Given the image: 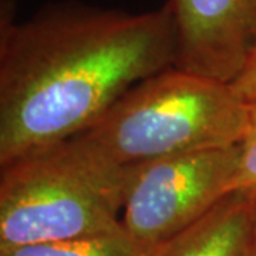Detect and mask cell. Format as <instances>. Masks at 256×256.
Wrapping results in <instances>:
<instances>
[{
    "label": "cell",
    "mask_w": 256,
    "mask_h": 256,
    "mask_svg": "<svg viewBox=\"0 0 256 256\" xmlns=\"http://www.w3.org/2000/svg\"><path fill=\"white\" fill-rule=\"evenodd\" d=\"M238 161L239 144L166 156L130 170L122 228L154 252L232 194Z\"/></svg>",
    "instance_id": "4"
},
{
    "label": "cell",
    "mask_w": 256,
    "mask_h": 256,
    "mask_svg": "<svg viewBox=\"0 0 256 256\" xmlns=\"http://www.w3.org/2000/svg\"><path fill=\"white\" fill-rule=\"evenodd\" d=\"M248 104V126L245 136L239 142V161L232 192L256 194V100Z\"/></svg>",
    "instance_id": "8"
},
{
    "label": "cell",
    "mask_w": 256,
    "mask_h": 256,
    "mask_svg": "<svg viewBox=\"0 0 256 256\" xmlns=\"http://www.w3.org/2000/svg\"><path fill=\"white\" fill-rule=\"evenodd\" d=\"M175 63L166 6L142 13L77 2L26 20L0 8V165L77 137L128 90Z\"/></svg>",
    "instance_id": "1"
},
{
    "label": "cell",
    "mask_w": 256,
    "mask_h": 256,
    "mask_svg": "<svg viewBox=\"0 0 256 256\" xmlns=\"http://www.w3.org/2000/svg\"><path fill=\"white\" fill-rule=\"evenodd\" d=\"M174 67L232 84L256 48V0H168Z\"/></svg>",
    "instance_id": "5"
},
{
    "label": "cell",
    "mask_w": 256,
    "mask_h": 256,
    "mask_svg": "<svg viewBox=\"0 0 256 256\" xmlns=\"http://www.w3.org/2000/svg\"><path fill=\"white\" fill-rule=\"evenodd\" d=\"M250 256H256V198L252 210V222H250Z\"/></svg>",
    "instance_id": "10"
},
{
    "label": "cell",
    "mask_w": 256,
    "mask_h": 256,
    "mask_svg": "<svg viewBox=\"0 0 256 256\" xmlns=\"http://www.w3.org/2000/svg\"><path fill=\"white\" fill-rule=\"evenodd\" d=\"M0 250L122 228L128 171L76 140L0 165Z\"/></svg>",
    "instance_id": "3"
},
{
    "label": "cell",
    "mask_w": 256,
    "mask_h": 256,
    "mask_svg": "<svg viewBox=\"0 0 256 256\" xmlns=\"http://www.w3.org/2000/svg\"><path fill=\"white\" fill-rule=\"evenodd\" d=\"M256 194L236 191L191 226L156 248L152 256H250Z\"/></svg>",
    "instance_id": "6"
},
{
    "label": "cell",
    "mask_w": 256,
    "mask_h": 256,
    "mask_svg": "<svg viewBox=\"0 0 256 256\" xmlns=\"http://www.w3.org/2000/svg\"><path fill=\"white\" fill-rule=\"evenodd\" d=\"M249 104L229 84L176 67L148 77L74 137L92 156L130 171L166 156L238 146Z\"/></svg>",
    "instance_id": "2"
},
{
    "label": "cell",
    "mask_w": 256,
    "mask_h": 256,
    "mask_svg": "<svg viewBox=\"0 0 256 256\" xmlns=\"http://www.w3.org/2000/svg\"><path fill=\"white\" fill-rule=\"evenodd\" d=\"M230 88L240 100L246 102L256 100V48L249 57L242 73L230 84Z\"/></svg>",
    "instance_id": "9"
},
{
    "label": "cell",
    "mask_w": 256,
    "mask_h": 256,
    "mask_svg": "<svg viewBox=\"0 0 256 256\" xmlns=\"http://www.w3.org/2000/svg\"><path fill=\"white\" fill-rule=\"evenodd\" d=\"M152 254L124 228L104 235L0 250V256H152Z\"/></svg>",
    "instance_id": "7"
}]
</instances>
